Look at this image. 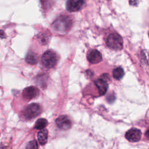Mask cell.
<instances>
[{"mask_svg": "<svg viewBox=\"0 0 149 149\" xmlns=\"http://www.w3.org/2000/svg\"><path fill=\"white\" fill-rule=\"evenodd\" d=\"M141 131L136 128L129 129L125 134V137L130 142L139 141L141 139Z\"/></svg>", "mask_w": 149, "mask_h": 149, "instance_id": "cell-7", "label": "cell"}, {"mask_svg": "<svg viewBox=\"0 0 149 149\" xmlns=\"http://www.w3.org/2000/svg\"><path fill=\"white\" fill-rule=\"evenodd\" d=\"M41 112V107L39 104L33 103L26 107L23 111L24 117L27 119H31L37 116Z\"/></svg>", "mask_w": 149, "mask_h": 149, "instance_id": "cell-4", "label": "cell"}, {"mask_svg": "<svg viewBox=\"0 0 149 149\" xmlns=\"http://www.w3.org/2000/svg\"><path fill=\"white\" fill-rule=\"evenodd\" d=\"M148 35H149V33H148Z\"/></svg>", "mask_w": 149, "mask_h": 149, "instance_id": "cell-18", "label": "cell"}, {"mask_svg": "<svg viewBox=\"0 0 149 149\" xmlns=\"http://www.w3.org/2000/svg\"><path fill=\"white\" fill-rule=\"evenodd\" d=\"M146 136L147 137V139H149V129H148L146 132Z\"/></svg>", "mask_w": 149, "mask_h": 149, "instance_id": "cell-17", "label": "cell"}, {"mask_svg": "<svg viewBox=\"0 0 149 149\" xmlns=\"http://www.w3.org/2000/svg\"><path fill=\"white\" fill-rule=\"evenodd\" d=\"M38 147L37 141L36 140H32L29 142L27 144V148H37Z\"/></svg>", "mask_w": 149, "mask_h": 149, "instance_id": "cell-15", "label": "cell"}, {"mask_svg": "<svg viewBox=\"0 0 149 149\" xmlns=\"http://www.w3.org/2000/svg\"><path fill=\"white\" fill-rule=\"evenodd\" d=\"M95 84L98 88L100 95H104L106 93L108 87V84L106 80L98 79L95 81Z\"/></svg>", "mask_w": 149, "mask_h": 149, "instance_id": "cell-10", "label": "cell"}, {"mask_svg": "<svg viewBox=\"0 0 149 149\" xmlns=\"http://www.w3.org/2000/svg\"><path fill=\"white\" fill-rule=\"evenodd\" d=\"M56 124L59 129L64 130H68L72 126L70 119L66 115H62L58 117L56 119Z\"/></svg>", "mask_w": 149, "mask_h": 149, "instance_id": "cell-6", "label": "cell"}, {"mask_svg": "<svg viewBox=\"0 0 149 149\" xmlns=\"http://www.w3.org/2000/svg\"><path fill=\"white\" fill-rule=\"evenodd\" d=\"M84 3V0H67L66 8L69 12H77L80 10Z\"/></svg>", "mask_w": 149, "mask_h": 149, "instance_id": "cell-5", "label": "cell"}, {"mask_svg": "<svg viewBox=\"0 0 149 149\" xmlns=\"http://www.w3.org/2000/svg\"><path fill=\"white\" fill-rule=\"evenodd\" d=\"M6 37L5 32L2 30H0V38H5Z\"/></svg>", "mask_w": 149, "mask_h": 149, "instance_id": "cell-16", "label": "cell"}, {"mask_svg": "<svg viewBox=\"0 0 149 149\" xmlns=\"http://www.w3.org/2000/svg\"><path fill=\"white\" fill-rule=\"evenodd\" d=\"M43 65L48 69L54 68L58 63V56L56 52L52 50L46 51L41 57Z\"/></svg>", "mask_w": 149, "mask_h": 149, "instance_id": "cell-1", "label": "cell"}, {"mask_svg": "<svg viewBox=\"0 0 149 149\" xmlns=\"http://www.w3.org/2000/svg\"><path fill=\"white\" fill-rule=\"evenodd\" d=\"M39 95L38 89L34 86H30L24 89L23 96L26 100H31L36 98Z\"/></svg>", "mask_w": 149, "mask_h": 149, "instance_id": "cell-8", "label": "cell"}, {"mask_svg": "<svg viewBox=\"0 0 149 149\" xmlns=\"http://www.w3.org/2000/svg\"><path fill=\"white\" fill-rule=\"evenodd\" d=\"M48 125V121L45 118H40L38 119L34 125V128L36 129L41 130L45 128Z\"/></svg>", "mask_w": 149, "mask_h": 149, "instance_id": "cell-12", "label": "cell"}, {"mask_svg": "<svg viewBox=\"0 0 149 149\" xmlns=\"http://www.w3.org/2000/svg\"><path fill=\"white\" fill-rule=\"evenodd\" d=\"M72 26L70 19L66 16H62L55 20L53 23L54 29L58 31H67Z\"/></svg>", "mask_w": 149, "mask_h": 149, "instance_id": "cell-3", "label": "cell"}, {"mask_svg": "<svg viewBox=\"0 0 149 149\" xmlns=\"http://www.w3.org/2000/svg\"><path fill=\"white\" fill-rule=\"evenodd\" d=\"M106 42L108 47L115 50H120L123 47V39L117 33L109 34L107 38Z\"/></svg>", "mask_w": 149, "mask_h": 149, "instance_id": "cell-2", "label": "cell"}, {"mask_svg": "<svg viewBox=\"0 0 149 149\" xmlns=\"http://www.w3.org/2000/svg\"><path fill=\"white\" fill-rule=\"evenodd\" d=\"M37 138L40 145L44 146L45 144L48 139V130L45 128L40 130L38 132Z\"/></svg>", "mask_w": 149, "mask_h": 149, "instance_id": "cell-11", "label": "cell"}, {"mask_svg": "<svg viewBox=\"0 0 149 149\" xmlns=\"http://www.w3.org/2000/svg\"><path fill=\"white\" fill-rule=\"evenodd\" d=\"M87 60L93 64H96L102 61L101 54L97 49H91L87 54Z\"/></svg>", "mask_w": 149, "mask_h": 149, "instance_id": "cell-9", "label": "cell"}, {"mask_svg": "<svg viewBox=\"0 0 149 149\" xmlns=\"http://www.w3.org/2000/svg\"><path fill=\"white\" fill-rule=\"evenodd\" d=\"M124 70L120 67H118L114 69L112 72L113 77L116 80H120V79H122L124 76Z\"/></svg>", "mask_w": 149, "mask_h": 149, "instance_id": "cell-13", "label": "cell"}, {"mask_svg": "<svg viewBox=\"0 0 149 149\" xmlns=\"http://www.w3.org/2000/svg\"><path fill=\"white\" fill-rule=\"evenodd\" d=\"M26 61L30 65H34L37 63V56L35 55V54L31 52H29L27 54Z\"/></svg>", "mask_w": 149, "mask_h": 149, "instance_id": "cell-14", "label": "cell"}]
</instances>
